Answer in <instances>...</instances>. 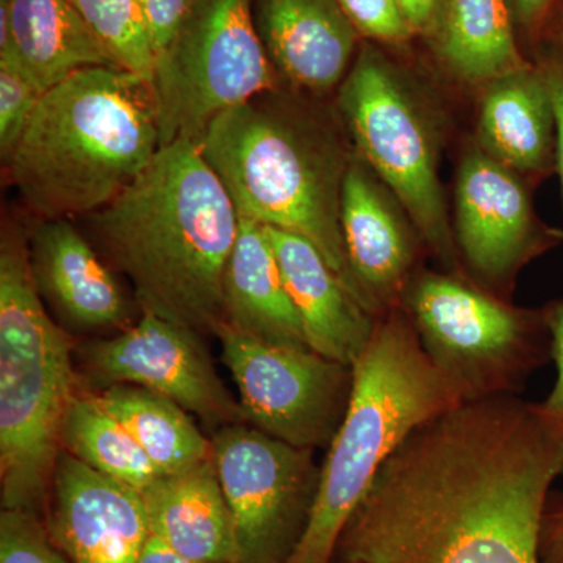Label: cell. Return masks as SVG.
Segmentation results:
<instances>
[{"label": "cell", "mask_w": 563, "mask_h": 563, "mask_svg": "<svg viewBox=\"0 0 563 563\" xmlns=\"http://www.w3.org/2000/svg\"><path fill=\"white\" fill-rule=\"evenodd\" d=\"M563 433L515 395L426 422L384 463L340 539L343 562L542 563Z\"/></svg>", "instance_id": "obj_1"}, {"label": "cell", "mask_w": 563, "mask_h": 563, "mask_svg": "<svg viewBox=\"0 0 563 563\" xmlns=\"http://www.w3.org/2000/svg\"><path fill=\"white\" fill-rule=\"evenodd\" d=\"M90 224L132 282L141 312L201 335L224 324V274L240 214L196 141L162 146Z\"/></svg>", "instance_id": "obj_2"}, {"label": "cell", "mask_w": 563, "mask_h": 563, "mask_svg": "<svg viewBox=\"0 0 563 563\" xmlns=\"http://www.w3.org/2000/svg\"><path fill=\"white\" fill-rule=\"evenodd\" d=\"M161 147L150 81L96 66L44 92L5 163L36 220H73L114 201Z\"/></svg>", "instance_id": "obj_3"}, {"label": "cell", "mask_w": 563, "mask_h": 563, "mask_svg": "<svg viewBox=\"0 0 563 563\" xmlns=\"http://www.w3.org/2000/svg\"><path fill=\"white\" fill-rule=\"evenodd\" d=\"M462 404L422 350L401 307L379 318L372 342L352 366L350 404L287 563H331L347 521L384 463L410 433Z\"/></svg>", "instance_id": "obj_4"}, {"label": "cell", "mask_w": 563, "mask_h": 563, "mask_svg": "<svg viewBox=\"0 0 563 563\" xmlns=\"http://www.w3.org/2000/svg\"><path fill=\"white\" fill-rule=\"evenodd\" d=\"M198 144L240 217L309 240L351 290L340 228L351 155L331 133L274 90L222 111Z\"/></svg>", "instance_id": "obj_5"}, {"label": "cell", "mask_w": 563, "mask_h": 563, "mask_svg": "<svg viewBox=\"0 0 563 563\" xmlns=\"http://www.w3.org/2000/svg\"><path fill=\"white\" fill-rule=\"evenodd\" d=\"M68 333L44 307L29 235L9 225L0 243V493L2 509L38 514L63 453L76 391Z\"/></svg>", "instance_id": "obj_6"}, {"label": "cell", "mask_w": 563, "mask_h": 563, "mask_svg": "<svg viewBox=\"0 0 563 563\" xmlns=\"http://www.w3.org/2000/svg\"><path fill=\"white\" fill-rule=\"evenodd\" d=\"M339 107L357 154L401 202L421 242L450 274L461 266L439 176L431 118L409 80L363 43L340 85Z\"/></svg>", "instance_id": "obj_7"}, {"label": "cell", "mask_w": 563, "mask_h": 563, "mask_svg": "<svg viewBox=\"0 0 563 563\" xmlns=\"http://www.w3.org/2000/svg\"><path fill=\"white\" fill-rule=\"evenodd\" d=\"M401 310L463 402L515 395L543 362L532 318L457 274L412 277Z\"/></svg>", "instance_id": "obj_8"}, {"label": "cell", "mask_w": 563, "mask_h": 563, "mask_svg": "<svg viewBox=\"0 0 563 563\" xmlns=\"http://www.w3.org/2000/svg\"><path fill=\"white\" fill-rule=\"evenodd\" d=\"M254 20V0H190L172 43L155 58L162 146L198 143L222 111L277 90Z\"/></svg>", "instance_id": "obj_9"}, {"label": "cell", "mask_w": 563, "mask_h": 563, "mask_svg": "<svg viewBox=\"0 0 563 563\" xmlns=\"http://www.w3.org/2000/svg\"><path fill=\"white\" fill-rule=\"evenodd\" d=\"M214 336L239 390L244 420L303 450L331 444L350 404L351 366L310 347L261 342L228 322Z\"/></svg>", "instance_id": "obj_10"}, {"label": "cell", "mask_w": 563, "mask_h": 563, "mask_svg": "<svg viewBox=\"0 0 563 563\" xmlns=\"http://www.w3.org/2000/svg\"><path fill=\"white\" fill-rule=\"evenodd\" d=\"M211 455L235 521L242 563H287L320 479L313 451L239 422L214 432Z\"/></svg>", "instance_id": "obj_11"}, {"label": "cell", "mask_w": 563, "mask_h": 563, "mask_svg": "<svg viewBox=\"0 0 563 563\" xmlns=\"http://www.w3.org/2000/svg\"><path fill=\"white\" fill-rule=\"evenodd\" d=\"M77 352L85 373L102 390L113 385L147 388L218 429L246 421L201 333L190 328L143 313L113 339L84 344Z\"/></svg>", "instance_id": "obj_12"}, {"label": "cell", "mask_w": 563, "mask_h": 563, "mask_svg": "<svg viewBox=\"0 0 563 563\" xmlns=\"http://www.w3.org/2000/svg\"><path fill=\"white\" fill-rule=\"evenodd\" d=\"M453 232L459 257L490 292L510 288L526 263L563 236L537 220L518 173L479 146L466 151L459 166Z\"/></svg>", "instance_id": "obj_13"}, {"label": "cell", "mask_w": 563, "mask_h": 563, "mask_svg": "<svg viewBox=\"0 0 563 563\" xmlns=\"http://www.w3.org/2000/svg\"><path fill=\"white\" fill-rule=\"evenodd\" d=\"M340 228L352 292L376 318L398 309L412 279L420 233L357 152L344 174Z\"/></svg>", "instance_id": "obj_14"}, {"label": "cell", "mask_w": 563, "mask_h": 563, "mask_svg": "<svg viewBox=\"0 0 563 563\" xmlns=\"http://www.w3.org/2000/svg\"><path fill=\"white\" fill-rule=\"evenodd\" d=\"M49 499V533L70 563H140L151 537L141 492L63 451Z\"/></svg>", "instance_id": "obj_15"}, {"label": "cell", "mask_w": 563, "mask_h": 563, "mask_svg": "<svg viewBox=\"0 0 563 563\" xmlns=\"http://www.w3.org/2000/svg\"><path fill=\"white\" fill-rule=\"evenodd\" d=\"M254 20L277 77L314 95L342 85L358 33L339 0H254Z\"/></svg>", "instance_id": "obj_16"}, {"label": "cell", "mask_w": 563, "mask_h": 563, "mask_svg": "<svg viewBox=\"0 0 563 563\" xmlns=\"http://www.w3.org/2000/svg\"><path fill=\"white\" fill-rule=\"evenodd\" d=\"M265 232L307 346L352 368L372 342L379 318L355 298L309 240L280 229L265 228Z\"/></svg>", "instance_id": "obj_17"}, {"label": "cell", "mask_w": 563, "mask_h": 563, "mask_svg": "<svg viewBox=\"0 0 563 563\" xmlns=\"http://www.w3.org/2000/svg\"><path fill=\"white\" fill-rule=\"evenodd\" d=\"M29 257L43 301L69 328H120L129 302L113 273L70 220H38L29 233Z\"/></svg>", "instance_id": "obj_18"}, {"label": "cell", "mask_w": 563, "mask_h": 563, "mask_svg": "<svg viewBox=\"0 0 563 563\" xmlns=\"http://www.w3.org/2000/svg\"><path fill=\"white\" fill-rule=\"evenodd\" d=\"M141 496L151 536L177 554L201 563H242L213 455L185 472L158 476Z\"/></svg>", "instance_id": "obj_19"}, {"label": "cell", "mask_w": 563, "mask_h": 563, "mask_svg": "<svg viewBox=\"0 0 563 563\" xmlns=\"http://www.w3.org/2000/svg\"><path fill=\"white\" fill-rule=\"evenodd\" d=\"M0 57L44 91L77 70L118 66L69 0H0Z\"/></svg>", "instance_id": "obj_20"}, {"label": "cell", "mask_w": 563, "mask_h": 563, "mask_svg": "<svg viewBox=\"0 0 563 563\" xmlns=\"http://www.w3.org/2000/svg\"><path fill=\"white\" fill-rule=\"evenodd\" d=\"M477 146L515 173L553 168L554 106L540 66H526L485 85Z\"/></svg>", "instance_id": "obj_21"}, {"label": "cell", "mask_w": 563, "mask_h": 563, "mask_svg": "<svg viewBox=\"0 0 563 563\" xmlns=\"http://www.w3.org/2000/svg\"><path fill=\"white\" fill-rule=\"evenodd\" d=\"M225 322L261 342L309 347L265 228L240 217L224 274Z\"/></svg>", "instance_id": "obj_22"}, {"label": "cell", "mask_w": 563, "mask_h": 563, "mask_svg": "<svg viewBox=\"0 0 563 563\" xmlns=\"http://www.w3.org/2000/svg\"><path fill=\"white\" fill-rule=\"evenodd\" d=\"M433 46L463 81L484 84L529 66L509 0H448Z\"/></svg>", "instance_id": "obj_23"}, {"label": "cell", "mask_w": 563, "mask_h": 563, "mask_svg": "<svg viewBox=\"0 0 563 563\" xmlns=\"http://www.w3.org/2000/svg\"><path fill=\"white\" fill-rule=\"evenodd\" d=\"M98 396L131 431L158 476L185 472L211 457V440L173 399L135 385H113Z\"/></svg>", "instance_id": "obj_24"}, {"label": "cell", "mask_w": 563, "mask_h": 563, "mask_svg": "<svg viewBox=\"0 0 563 563\" xmlns=\"http://www.w3.org/2000/svg\"><path fill=\"white\" fill-rule=\"evenodd\" d=\"M62 446L96 472L139 492L158 477L143 448L98 395L74 396L63 421Z\"/></svg>", "instance_id": "obj_25"}, {"label": "cell", "mask_w": 563, "mask_h": 563, "mask_svg": "<svg viewBox=\"0 0 563 563\" xmlns=\"http://www.w3.org/2000/svg\"><path fill=\"white\" fill-rule=\"evenodd\" d=\"M114 63L154 80L155 51L136 0H69Z\"/></svg>", "instance_id": "obj_26"}, {"label": "cell", "mask_w": 563, "mask_h": 563, "mask_svg": "<svg viewBox=\"0 0 563 563\" xmlns=\"http://www.w3.org/2000/svg\"><path fill=\"white\" fill-rule=\"evenodd\" d=\"M43 88L11 57H0V154L7 162L43 98Z\"/></svg>", "instance_id": "obj_27"}, {"label": "cell", "mask_w": 563, "mask_h": 563, "mask_svg": "<svg viewBox=\"0 0 563 563\" xmlns=\"http://www.w3.org/2000/svg\"><path fill=\"white\" fill-rule=\"evenodd\" d=\"M0 563H68L38 515L2 509Z\"/></svg>", "instance_id": "obj_28"}, {"label": "cell", "mask_w": 563, "mask_h": 563, "mask_svg": "<svg viewBox=\"0 0 563 563\" xmlns=\"http://www.w3.org/2000/svg\"><path fill=\"white\" fill-rule=\"evenodd\" d=\"M358 36L385 44H404L413 38L398 0H339Z\"/></svg>", "instance_id": "obj_29"}, {"label": "cell", "mask_w": 563, "mask_h": 563, "mask_svg": "<svg viewBox=\"0 0 563 563\" xmlns=\"http://www.w3.org/2000/svg\"><path fill=\"white\" fill-rule=\"evenodd\" d=\"M550 332L551 357L555 363V383L548 398L540 402V409L555 428L563 433V302L555 303L543 314Z\"/></svg>", "instance_id": "obj_30"}, {"label": "cell", "mask_w": 563, "mask_h": 563, "mask_svg": "<svg viewBox=\"0 0 563 563\" xmlns=\"http://www.w3.org/2000/svg\"><path fill=\"white\" fill-rule=\"evenodd\" d=\"M150 31L155 58L172 43L190 0H136Z\"/></svg>", "instance_id": "obj_31"}, {"label": "cell", "mask_w": 563, "mask_h": 563, "mask_svg": "<svg viewBox=\"0 0 563 563\" xmlns=\"http://www.w3.org/2000/svg\"><path fill=\"white\" fill-rule=\"evenodd\" d=\"M544 80L550 88L555 114V165L562 181L563 192V49L548 55L540 63Z\"/></svg>", "instance_id": "obj_32"}, {"label": "cell", "mask_w": 563, "mask_h": 563, "mask_svg": "<svg viewBox=\"0 0 563 563\" xmlns=\"http://www.w3.org/2000/svg\"><path fill=\"white\" fill-rule=\"evenodd\" d=\"M448 0H398L404 16L417 36L432 38L439 29Z\"/></svg>", "instance_id": "obj_33"}, {"label": "cell", "mask_w": 563, "mask_h": 563, "mask_svg": "<svg viewBox=\"0 0 563 563\" xmlns=\"http://www.w3.org/2000/svg\"><path fill=\"white\" fill-rule=\"evenodd\" d=\"M558 2L559 0H509L515 24L531 38L544 32Z\"/></svg>", "instance_id": "obj_34"}, {"label": "cell", "mask_w": 563, "mask_h": 563, "mask_svg": "<svg viewBox=\"0 0 563 563\" xmlns=\"http://www.w3.org/2000/svg\"><path fill=\"white\" fill-rule=\"evenodd\" d=\"M540 558L542 563H563V507L544 514Z\"/></svg>", "instance_id": "obj_35"}, {"label": "cell", "mask_w": 563, "mask_h": 563, "mask_svg": "<svg viewBox=\"0 0 563 563\" xmlns=\"http://www.w3.org/2000/svg\"><path fill=\"white\" fill-rule=\"evenodd\" d=\"M140 563H201L191 561V559L184 558L177 554L172 548L166 547L161 540L155 537H150L146 547H144L143 555H141Z\"/></svg>", "instance_id": "obj_36"}, {"label": "cell", "mask_w": 563, "mask_h": 563, "mask_svg": "<svg viewBox=\"0 0 563 563\" xmlns=\"http://www.w3.org/2000/svg\"><path fill=\"white\" fill-rule=\"evenodd\" d=\"M544 31H550L555 43L563 49V0H559Z\"/></svg>", "instance_id": "obj_37"}, {"label": "cell", "mask_w": 563, "mask_h": 563, "mask_svg": "<svg viewBox=\"0 0 563 563\" xmlns=\"http://www.w3.org/2000/svg\"><path fill=\"white\" fill-rule=\"evenodd\" d=\"M344 563H361V562H344Z\"/></svg>", "instance_id": "obj_38"}]
</instances>
